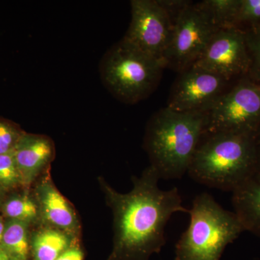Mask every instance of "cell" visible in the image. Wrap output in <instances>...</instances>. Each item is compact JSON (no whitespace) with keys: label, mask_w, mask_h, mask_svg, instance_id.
Returning <instances> with one entry per match:
<instances>
[{"label":"cell","mask_w":260,"mask_h":260,"mask_svg":"<svg viewBox=\"0 0 260 260\" xmlns=\"http://www.w3.org/2000/svg\"><path fill=\"white\" fill-rule=\"evenodd\" d=\"M3 212L10 220H19L29 225L41 224L40 210L34 194L23 193L10 197L3 204Z\"/></svg>","instance_id":"obj_16"},{"label":"cell","mask_w":260,"mask_h":260,"mask_svg":"<svg viewBox=\"0 0 260 260\" xmlns=\"http://www.w3.org/2000/svg\"><path fill=\"white\" fill-rule=\"evenodd\" d=\"M83 252L79 246L73 244L56 260H83Z\"/></svg>","instance_id":"obj_22"},{"label":"cell","mask_w":260,"mask_h":260,"mask_svg":"<svg viewBox=\"0 0 260 260\" xmlns=\"http://www.w3.org/2000/svg\"><path fill=\"white\" fill-rule=\"evenodd\" d=\"M256 143H257V171L255 177L260 179V131L256 138Z\"/></svg>","instance_id":"obj_23"},{"label":"cell","mask_w":260,"mask_h":260,"mask_svg":"<svg viewBox=\"0 0 260 260\" xmlns=\"http://www.w3.org/2000/svg\"><path fill=\"white\" fill-rule=\"evenodd\" d=\"M23 185L13 153L0 155V186L3 189H10Z\"/></svg>","instance_id":"obj_19"},{"label":"cell","mask_w":260,"mask_h":260,"mask_svg":"<svg viewBox=\"0 0 260 260\" xmlns=\"http://www.w3.org/2000/svg\"><path fill=\"white\" fill-rule=\"evenodd\" d=\"M30 225L8 219L5 224L1 246L16 260L28 259L30 249Z\"/></svg>","instance_id":"obj_15"},{"label":"cell","mask_w":260,"mask_h":260,"mask_svg":"<svg viewBox=\"0 0 260 260\" xmlns=\"http://www.w3.org/2000/svg\"><path fill=\"white\" fill-rule=\"evenodd\" d=\"M237 28L246 30L260 25V0H240Z\"/></svg>","instance_id":"obj_20"},{"label":"cell","mask_w":260,"mask_h":260,"mask_svg":"<svg viewBox=\"0 0 260 260\" xmlns=\"http://www.w3.org/2000/svg\"><path fill=\"white\" fill-rule=\"evenodd\" d=\"M256 138L230 133L205 135L188 169L189 177L209 187L235 190L256 176Z\"/></svg>","instance_id":"obj_3"},{"label":"cell","mask_w":260,"mask_h":260,"mask_svg":"<svg viewBox=\"0 0 260 260\" xmlns=\"http://www.w3.org/2000/svg\"><path fill=\"white\" fill-rule=\"evenodd\" d=\"M244 30L250 61L246 77L260 86V25Z\"/></svg>","instance_id":"obj_18"},{"label":"cell","mask_w":260,"mask_h":260,"mask_svg":"<svg viewBox=\"0 0 260 260\" xmlns=\"http://www.w3.org/2000/svg\"><path fill=\"white\" fill-rule=\"evenodd\" d=\"M3 188L0 186V200H1L2 198H3Z\"/></svg>","instance_id":"obj_26"},{"label":"cell","mask_w":260,"mask_h":260,"mask_svg":"<svg viewBox=\"0 0 260 260\" xmlns=\"http://www.w3.org/2000/svg\"><path fill=\"white\" fill-rule=\"evenodd\" d=\"M229 81L196 67L180 73L173 85L167 107L179 112L205 113L225 91Z\"/></svg>","instance_id":"obj_10"},{"label":"cell","mask_w":260,"mask_h":260,"mask_svg":"<svg viewBox=\"0 0 260 260\" xmlns=\"http://www.w3.org/2000/svg\"><path fill=\"white\" fill-rule=\"evenodd\" d=\"M5 224L6 222L4 221L3 218L0 216V245H1L2 241H3V234H4Z\"/></svg>","instance_id":"obj_25"},{"label":"cell","mask_w":260,"mask_h":260,"mask_svg":"<svg viewBox=\"0 0 260 260\" xmlns=\"http://www.w3.org/2000/svg\"><path fill=\"white\" fill-rule=\"evenodd\" d=\"M40 225L30 236L34 260H56L78 239L54 228Z\"/></svg>","instance_id":"obj_14"},{"label":"cell","mask_w":260,"mask_h":260,"mask_svg":"<svg viewBox=\"0 0 260 260\" xmlns=\"http://www.w3.org/2000/svg\"><path fill=\"white\" fill-rule=\"evenodd\" d=\"M13 154L23 185L29 186L50 168L55 146L47 135L24 133Z\"/></svg>","instance_id":"obj_12"},{"label":"cell","mask_w":260,"mask_h":260,"mask_svg":"<svg viewBox=\"0 0 260 260\" xmlns=\"http://www.w3.org/2000/svg\"><path fill=\"white\" fill-rule=\"evenodd\" d=\"M132 179L133 189L122 194L99 178L114 215V246L108 260H148L167 243L165 228L171 217L177 213L189 214L177 187L159 188L160 178L152 166Z\"/></svg>","instance_id":"obj_1"},{"label":"cell","mask_w":260,"mask_h":260,"mask_svg":"<svg viewBox=\"0 0 260 260\" xmlns=\"http://www.w3.org/2000/svg\"><path fill=\"white\" fill-rule=\"evenodd\" d=\"M164 67L151 56L121 39L103 56V83L116 99L128 104L144 100L161 79Z\"/></svg>","instance_id":"obj_5"},{"label":"cell","mask_w":260,"mask_h":260,"mask_svg":"<svg viewBox=\"0 0 260 260\" xmlns=\"http://www.w3.org/2000/svg\"><path fill=\"white\" fill-rule=\"evenodd\" d=\"M206 134L230 133L257 136L260 131V86L243 77L205 113Z\"/></svg>","instance_id":"obj_6"},{"label":"cell","mask_w":260,"mask_h":260,"mask_svg":"<svg viewBox=\"0 0 260 260\" xmlns=\"http://www.w3.org/2000/svg\"><path fill=\"white\" fill-rule=\"evenodd\" d=\"M34 196L40 210L41 224L54 228L78 239L81 224L71 203L56 188L50 168L37 179Z\"/></svg>","instance_id":"obj_11"},{"label":"cell","mask_w":260,"mask_h":260,"mask_svg":"<svg viewBox=\"0 0 260 260\" xmlns=\"http://www.w3.org/2000/svg\"><path fill=\"white\" fill-rule=\"evenodd\" d=\"M24 133L17 124L0 118V155L13 153Z\"/></svg>","instance_id":"obj_21"},{"label":"cell","mask_w":260,"mask_h":260,"mask_svg":"<svg viewBox=\"0 0 260 260\" xmlns=\"http://www.w3.org/2000/svg\"><path fill=\"white\" fill-rule=\"evenodd\" d=\"M206 135L205 113L179 112L166 107L147 125L144 148L160 179H180L188 172Z\"/></svg>","instance_id":"obj_2"},{"label":"cell","mask_w":260,"mask_h":260,"mask_svg":"<svg viewBox=\"0 0 260 260\" xmlns=\"http://www.w3.org/2000/svg\"><path fill=\"white\" fill-rule=\"evenodd\" d=\"M200 4L218 30L237 28L236 23L240 0H205Z\"/></svg>","instance_id":"obj_17"},{"label":"cell","mask_w":260,"mask_h":260,"mask_svg":"<svg viewBox=\"0 0 260 260\" xmlns=\"http://www.w3.org/2000/svg\"><path fill=\"white\" fill-rule=\"evenodd\" d=\"M130 5L131 21L123 39L164 66L174 21L159 0H133Z\"/></svg>","instance_id":"obj_8"},{"label":"cell","mask_w":260,"mask_h":260,"mask_svg":"<svg viewBox=\"0 0 260 260\" xmlns=\"http://www.w3.org/2000/svg\"><path fill=\"white\" fill-rule=\"evenodd\" d=\"M249 53L245 32L242 29H219L210 38L203 53L192 66L218 75L227 81L246 76Z\"/></svg>","instance_id":"obj_9"},{"label":"cell","mask_w":260,"mask_h":260,"mask_svg":"<svg viewBox=\"0 0 260 260\" xmlns=\"http://www.w3.org/2000/svg\"><path fill=\"white\" fill-rule=\"evenodd\" d=\"M232 205L244 231L260 238V179L253 177L232 191Z\"/></svg>","instance_id":"obj_13"},{"label":"cell","mask_w":260,"mask_h":260,"mask_svg":"<svg viewBox=\"0 0 260 260\" xmlns=\"http://www.w3.org/2000/svg\"><path fill=\"white\" fill-rule=\"evenodd\" d=\"M189 214V226L176 244L175 260H220L225 247L245 232L236 213L208 193L195 197Z\"/></svg>","instance_id":"obj_4"},{"label":"cell","mask_w":260,"mask_h":260,"mask_svg":"<svg viewBox=\"0 0 260 260\" xmlns=\"http://www.w3.org/2000/svg\"><path fill=\"white\" fill-rule=\"evenodd\" d=\"M200 3L189 5L179 15L164 57V68L181 73L191 68L218 30Z\"/></svg>","instance_id":"obj_7"},{"label":"cell","mask_w":260,"mask_h":260,"mask_svg":"<svg viewBox=\"0 0 260 260\" xmlns=\"http://www.w3.org/2000/svg\"><path fill=\"white\" fill-rule=\"evenodd\" d=\"M0 260H16L13 256L10 255L3 246H0Z\"/></svg>","instance_id":"obj_24"}]
</instances>
